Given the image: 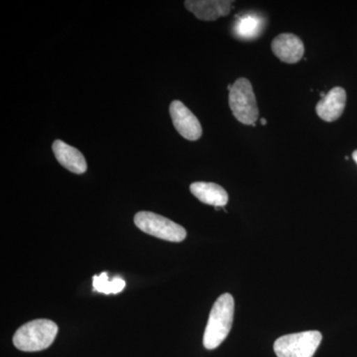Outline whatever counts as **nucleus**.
I'll return each instance as SVG.
<instances>
[{"mask_svg":"<svg viewBox=\"0 0 357 357\" xmlns=\"http://www.w3.org/2000/svg\"><path fill=\"white\" fill-rule=\"evenodd\" d=\"M93 285L98 292L109 295V294L121 293L126 287V281L121 277H115L112 281L109 280L107 273H102L93 277Z\"/></svg>","mask_w":357,"mask_h":357,"instance_id":"ddd939ff","label":"nucleus"},{"mask_svg":"<svg viewBox=\"0 0 357 357\" xmlns=\"http://www.w3.org/2000/svg\"><path fill=\"white\" fill-rule=\"evenodd\" d=\"M266 123H267L266 119H261L262 126H266Z\"/></svg>","mask_w":357,"mask_h":357,"instance_id":"2eb2a0df","label":"nucleus"},{"mask_svg":"<svg viewBox=\"0 0 357 357\" xmlns=\"http://www.w3.org/2000/svg\"><path fill=\"white\" fill-rule=\"evenodd\" d=\"M58 333V326L49 319H35L16 331L13 344L16 349L26 352L41 351L48 349Z\"/></svg>","mask_w":357,"mask_h":357,"instance_id":"f03ea898","label":"nucleus"},{"mask_svg":"<svg viewBox=\"0 0 357 357\" xmlns=\"http://www.w3.org/2000/svg\"><path fill=\"white\" fill-rule=\"evenodd\" d=\"M232 0H188L185 7L199 20L215 21L231 11Z\"/></svg>","mask_w":357,"mask_h":357,"instance_id":"0eeeda50","label":"nucleus"},{"mask_svg":"<svg viewBox=\"0 0 357 357\" xmlns=\"http://www.w3.org/2000/svg\"><path fill=\"white\" fill-rule=\"evenodd\" d=\"M191 192L199 201L220 208L229 203V194L222 185L215 183L196 182L190 187Z\"/></svg>","mask_w":357,"mask_h":357,"instance_id":"9b49d317","label":"nucleus"},{"mask_svg":"<svg viewBox=\"0 0 357 357\" xmlns=\"http://www.w3.org/2000/svg\"><path fill=\"white\" fill-rule=\"evenodd\" d=\"M234 317V300L230 294L220 296L210 312L204 335L206 349H215L222 344L231 330Z\"/></svg>","mask_w":357,"mask_h":357,"instance_id":"f257e3e1","label":"nucleus"},{"mask_svg":"<svg viewBox=\"0 0 357 357\" xmlns=\"http://www.w3.org/2000/svg\"><path fill=\"white\" fill-rule=\"evenodd\" d=\"M263 21L258 14L245 13L237 20L234 32L237 38L253 40L259 36L263 29Z\"/></svg>","mask_w":357,"mask_h":357,"instance_id":"f8f14e48","label":"nucleus"},{"mask_svg":"<svg viewBox=\"0 0 357 357\" xmlns=\"http://www.w3.org/2000/svg\"><path fill=\"white\" fill-rule=\"evenodd\" d=\"M170 114L176 130L185 139L197 141L203 135V128L199 119L180 100H174L171 103Z\"/></svg>","mask_w":357,"mask_h":357,"instance_id":"423d86ee","label":"nucleus"},{"mask_svg":"<svg viewBox=\"0 0 357 357\" xmlns=\"http://www.w3.org/2000/svg\"><path fill=\"white\" fill-rule=\"evenodd\" d=\"M321 340L323 335L318 331L283 335L275 342L274 351L278 357H312Z\"/></svg>","mask_w":357,"mask_h":357,"instance_id":"39448f33","label":"nucleus"},{"mask_svg":"<svg viewBox=\"0 0 357 357\" xmlns=\"http://www.w3.org/2000/svg\"><path fill=\"white\" fill-rule=\"evenodd\" d=\"M272 52L281 62L296 64L305 53L304 43L299 37L291 33L278 35L272 41Z\"/></svg>","mask_w":357,"mask_h":357,"instance_id":"6e6552de","label":"nucleus"},{"mask_svg":"<svg viewBox=\"0 0 357 357\" xmlns=\"http://www.w3.org/2000/svg\"><path fill=\"white\" fill-rule=\"evenodd\" d=\"M345 105L347 93L340 86H335L317 103L316 112L324 121L333 122L344 114Z\"/></svg>","mask_w":357,"mask_h":357,"instance_id":"1a4fd4ad","label":"nucleus"},{"mask_svg":"<svg viewBox=\"0 0 357 357\" xmlns=\"http://www.w3.org/2000/svg\"><path fill=\"white\" fill-rule=\"evenodd\" d=\"M134 223L145 234L171 243H181L187 237L184 227L151 211H139L136 213Z\"/></svg>","mask_w":357,"mask_h":357,"instance_id":"20e7f679","label":"nucleus"},{"mask_svg":"<svg viewBox=\"0 0 357 357\" xmlns=\"http://www.w3.org/2000/svg\"><path fill=\"white\" fill-rule=\"evenodd\" d=\"M229 89V107L234 116L244 126H255L259 119V109L252 84L246 77H239Z\"/></svg>","mask_w":357,"mask_h":357,"instance_id":"7ed1b4c3","label":"nucleus"},{"mask_svg":"<svg viewBox=\"0 0 357 357\" xmlns=\"http://www.w3.org/2000/svg\"><path fill=\"white\" fill-rule=\"evenodd\" d=\"M52 148L59 163L70 172L77 174V175L86 173L88 169L86 159L77 148L68 145L62 140H56Z\"/></svg>","mask_w":357,"mask_h":357,"instance_id":"9d476101","label":"nucleus"},{"mask_svg":"<svg viewBox=\"0 0 357 357\" xmlns=\"http://www.w3.org/2000/svg\"><path fill=\"white\" fill-rule=\"evenodd\" d=\"M352 157H354V160L356 162L357 164V150H356V151L352 153Z\"/></svg>","mask_w":357,"mask_h":357,"instance_id":"4468645a","label":"nucleus"}]
</instances>
